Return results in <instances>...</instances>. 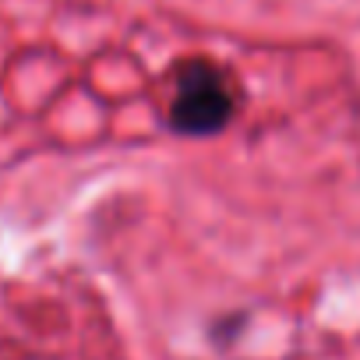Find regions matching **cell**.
I'll return each mask as SVG.
<instances>
[{"instance_id": "6da1fadb", "label": "cell", "mask_w": 360, "mask_h": 360, "mask_svg": "<svg viewBox=\"0 0 360 360\" xmlns=\"http://www.w3.org/2000/svg\"><path fill=\"white\" fill-rule=\"evenodd\" d=\"M237 99L226 75L212 60H188L173 78L166 127L180 138H216L233 124Z\"/></svg>"}]
</instances>
